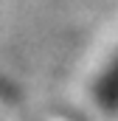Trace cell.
<instances>
[{
  "label": "cell",
  "mask_w": 118,
  "mask_h": 121,
  "mask_svg": "<svg viewBox=\"0 0 118 121\" xmlns=\"http://www.w3.org/2000/svg\"><path fill=\"white\" fill-rule=\"evenodd\" d=\"M96 101L101 110H118V56L113 59V65L104 70V76L98 79L96 87Z\"/></svg>",
  "instance_id": "6da1fadb"
}]
</instances>
